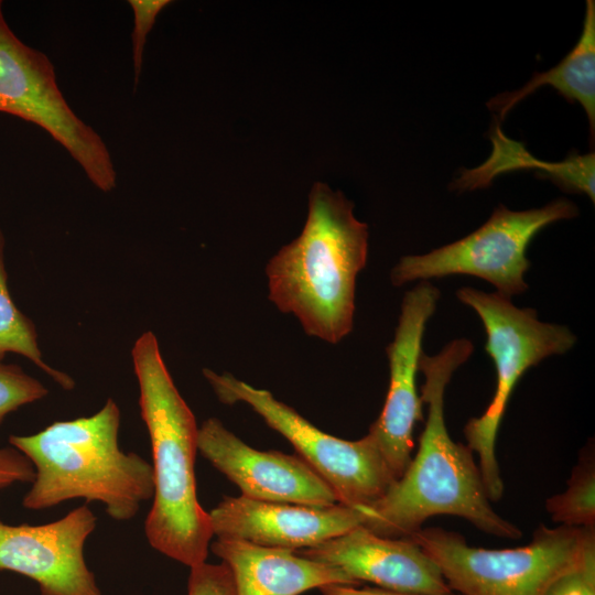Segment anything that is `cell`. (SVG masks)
<instances>
[{"mask_svg":"<svg viewBox=\"0 0 595 595\" xmlns=\"http://www.w3.org/2000/svg\"><path fill=\"white\" fill-rule=\"evenodd\" d=\"M469 339L448 343L439 354H422L419 370L425 377L421 401L428 405L424 429L410 465L385 493L359 509L361 526L387 538H408L437 515L469 521L491 536L518 540L522 531L490 505L473 451L452 440L445 424L444 393L454 371L472 355Z\"/></svg>","mask_w":595,"mask_h":595,"instance_id":"obj_1","label":"cell"},{"mask_svg":"<svg viewBox=\"0 0 595 595\" xmlns=\"http://www.w3.org/2000/svg\"><path fill=\"white\" fill-rule=\"evenodd\" d=\"M367 253L368 226L356 219L353 203L317 182L301 235L267 264L269 299L307 335L336 344L351 332L356 278Z\"/></svg>","mask_w":595,"mask_h":595,"instance_id":"obj_2","label":"cell"},{"mask_svg":"<svg viewBox=\"0 0 595 595\" xmlns=\"http://www.w3.org/2000/svg\"><path fill=\"white\" fill-rule=\"evenodd\" d=\"M139 405L152 450L153 504L144 521L150 545L190 567L206 562L214 536L196 495L195 416L163 361L155 335L144 332L131 351Z\"/></svg>","mask_w":595,"mask_h":595,"instance_id":"obj_3","label":"cell"},{"mask_svg":"<svg viewBox=\"0 0 595 595\" xmlns=\"http://www.w3.org/2000/svg\"><path fill=\"white\" fill-rule=\"evenodd\" d=\"M120 410L109 398L90 416L56 421L32 435H10L9 444L33 465L35 476L22 499L44 510L74 498L99 501L117 521L132 519L153 497L152 465L119 446Z\"/></svg>","mask_w":595,"mask_h":595,"instance_id":"obj_4","label":"cell"},{"mask_svg":"<svg viewBox=\"0 0 595 595\" xmlns=\"http://www.w3.org/2000/svg\"><path fill=\"white\" fill-rule=\"evenodd\" d=\"M408 538L435 562L458 595H545L595 547V529L543 524L528 544L510 549L472 547L462 534L440 527L422 528Z\"/></svg>","mask_w":595,"mask_h":595,"instance_id":"obj_5","label":"cell"},{"mask_svg":"<svg viewBox=\"0 0 595 595\" xmlns=\"http://www.w3.org/2000/svg\"><path fill=\"white\" fill-rule=\"evenodd\" d=\"M456 295L480 317L487 335L485 350L497 372L489 405L482 415L466 423L464 435L467 446L478 456L489 500L498 501L505 487L496 457V440L509 398L528 369L549 356L566 353L576 337L566 326L541 322L534 310L519 309L497 292L465 286Z\"/></svg>","mask_w":595,"mask_h":595,"instance_id":"obj_6","label":"cell"},{"mask_svg":"<svg viewBox=\"0 0 595 595\" xmlns=\"http://www.w3.org/2000/svg\"><path fill=\"white\" fill-rule=\"evenodd\" d=\"M220 402H245L282 434L335 491L338 501L361 509L381 498L397 480L372 439L347 441L317 429L294 409L229 372L203 369Z\"/></svg>","mask_w":595,"mask_h":595,"instance_id":"obj_7","label":"cell"},{"mask_svg":"<svg viewBox=\"0 0 595 595\" xmlns=\"http://www.w3.org/2000/svg\"><path fill=\"white\" fill-rule=\"evenodd\" d=\"M576 206L556 199L542 208L513 212L498 206L474 232L424 255L405 256L392 269L393 285L451 274H469L491 283L510 299L528 289L523 275L530 268L526 251L532 238L548 225L573 218Z\"/></svg>","mask_w":595,"mask_h":595,"instance_id":"obj_8","label":"cell"},{"mask_svg":"<svg viewBox=\"0 0 595 595\" xmlns=\"http://www.w3.org/2000/svg\"><path fill=\"white\" fill-rule=\"evenodd\" d=\"M0 111L44 129L102 192L117 173L101 137L75 115L58 88L50 58L22 42L9 26L0 0Z\"/></svg>","mask_w":595,"mask_h":595,"instance_id":"obj_9","label":"cell"},{"mask_svg":"<svg viewBox=\"0 0 595 595\" xmlns=\"http://www.w3.org/2000/svg\"><path fill=\"white\" fill-rule=\"evenodd\" d=\"M440 291L429 281L419 282L402 300L394 338L387 347L390 382L381 413L368 435L376 443L396 479L412 459L413 430L423 421L416 391V372L425 326L436 309Z\"/></svg>","mask_w":595,"mask_h":595,"instance_id":"obj_10","label":"cell"},{"mask_svg":"<svg viewBox=\"0 0 595 595\" xmlns=\"http://www.w3.org/2000/svg\"><path fill=\"white\" fill-rule=\"evenodd\" d=\"M96 523L87 505L45 524L12 526L0 520V571L31 578L41 595H101L84 556Z\"/></svg>","mask_w":595,"mask_h":595,"instance_id":"obj_11","label":"cell"},{"mask_svg":"<svg viewBox=\"0 0 595 595\" xmlns=\"http://www.w3.org/2000/svg\"><path fill=\"white\" fill-rule=\"evenodd\" d=\"M197 450L246 498L309 506L339 502L331 486L301 456L258 451L216 418L198 428Z\"/></svg>","mask_w":595,"mask_h":595,"instance_id":"obj_12","label":"cell"},{"mask_svg":"<svg viewBox=\"0 0 595 595\" xmlns=\"http://www.w3.org/2000/svg\"><path fill=\"white\" fill-rule=\"evenodd\" d=\"M217 539L302 550L340 536L363 523L356 508L337 502L309 506L225 496L209 512Z\"/></svg>","mask_w":595,"mask_h":595,"instance_id":"obj_13","label":"cell"},{"mask_svg":"<svg viewBox=\"0 0 595 595\" xmlns=\"http://www.w3.org/2000/svg\"><path fill=\"white\" fill-rule=\"evenodd\" d=\"M296 553L335 566L359 585L415 594L450 595L439 566L410 538L380 537L363 526Z\"/></svg>","mask_w":595,"mask_h":595,"instance_id":"obj_14","label":"cell"},{"mask_svg":"<svg viewBox=\"0 0 595 595\" xmlns=\"http://www.w3.org/2000/svg\"><path fill=\"white\" fill-rule=\"evenodd\" d=\"M212 552L231 570L237 595H300L325 585L358 586L339 569L296 553L217 539Z\"/></svg>","mask_w":595,"mask_h":595,"instance_id":"obj_15","label":"cell"},{"mask_svg":"<svg viewBox=\"0 0 595 595\" xmlns=\"http://www.w3.org/2000/svg\"><path fill=\"white\" fill-rule=\"evenodd\" d=\"M552 86L567 101L580 102L589 122L591 136L595 129V2L586 1L583 31L574 48L553 68L536 74L522 88L494 97L487 107L499 113L502 120L506 113L520 100L541 86Z\"/></svg>","mask_w":595,"mask_h":595,"instance_id":"obj_16","label":"cell"},{"mask_svg":"<svg viewBox=\"0 0 595 595\" xmlns=\"http://www.w3.org/2000/svg\"><path fill=\"white\" fill-rule=\"evenodd\" d=\"M490 139L493 153L488 161L475 170L465 171L452 184L453 188L462 192L486 187L499 173L529 166L545 171V176L563 190L584 193L594 203V153L574 154L560 163H545L528 154L521 143L506 138L498 125L491 129Z\"/></svg>","mask_w":595,"mask_h":595,"instance_id":"obj_17","label":"cell"},{"mask_svg":"<svg viewBox=\"0 0 595 595\" xmlns=\"http://www.w3.org/2000/svg\"><path fill=\"white\" fill-rule=\"evenodd\" d=\"M4 249L6 238L0 229V363H3L9 353L21 355L46 372L63 389L72 390L75 381L43 360L33 322L17 307L10 295Z\"/></svg>","mask_w":595,"mask_h":595,"instance_id":"obj_18","label":"cell"},{"mask_svg":"<svg viewBox=\"0 0 595 595\" xmlns=\"http://www.w3.org/2000/svg\"><path fill=\"white\" fill-rule=\"evenodd\" d=\"M553 522L571 528L595 529V455L594 447L581 452L567 487L545 501Z\"/></svg>","mask_w":595,"mask_h":595,"instance_id":"obj_19","label":"cell"},{"mask_svg":"<svg viewBox=\"0 0 595 595\" xmlns=\"http://www.w3.org/2000/svg\"><path fill=\"white\" fill-rule=\"evenodd\" d=\"M47 393L45 386L20 366L0 363V425L8 414Z\"/></svg>","mask_w":595,"mask_h":595,"instance_id":"obj_20","label":"cell"},{"mask_svg":"<svg viewBox=\"0 0 595 595\" xmlns=\"http://www.w3.org/2000/svg\"><path fill=\"white\" fill-rule=\"evenodd\" d=\"M187 595H237L231 570L224 562L192 566Z\"/></svg>","mask_w":595,"mask_h":595,"instance_id":"obj_21","label":"cell"},{"mask_svg":"<svg viewBox=\"0 0 595 595\" xmlns=\"http://www.w3.org/2000/svg\"><path fill=\"white\" fill-rule=\"evenodd\" d=\"M133 11L134 28L131 35L132 39V61L134 69V85L139 82V76L142 66L143 51L147 42V36L154 25L155 19L160 11L171 1L167 0H129Z\"/></svg>","mask_w":595,"mask_h":595,"instance_id":"obj_22","label":"cell"},{"mask_svg":"<svg viewBox=\"0 0 595 595\" xmlns=\"http://www.w3.org/2000/svg\"><path fill=\"white\" fill-rule=\"evenodd\" d=\"M545 595H595V547L577 566L559 576Z\"/></svg>","mask_w":595,"mask_h":595,"instance_id":"obj_23","label":"cell"},{"mask_svg":"<svg viewBox=\"0 0 595 595\" xmlns=\"http://www.w3.org/2000/svg\"><path fill=\"white\" fill-rule=\"evenodd\" d=\"M35 470L31 462L18 450L0 446V489L18 483H32Z\"/></svg>","mask_w":595,"mask_h":595,"instance_id":"obj_24","label":"cell"},{"mask_svg":"<svg viewBox=\"0 0 595 595\" xmlns=\"http://www.w3.org/2000/svg\"><path fill=\"white\" fill-rule=\"evenodd\" d=\"M323 595H415L392 592L379 587H358L355 585L331 584L318 588ZM458 595V594H450Z\"/></svg>","mask_w":595,"mask_h":595,"instance_id":"obj_25","label":"cell"}]
</instances>
